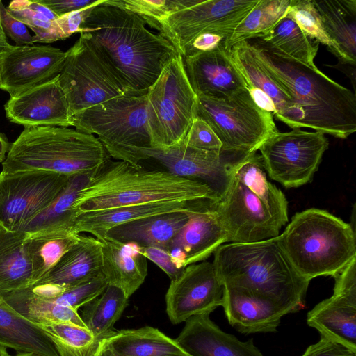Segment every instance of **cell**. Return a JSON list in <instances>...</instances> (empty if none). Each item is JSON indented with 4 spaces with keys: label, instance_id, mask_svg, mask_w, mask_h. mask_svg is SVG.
<instances>
[{
    "label": "cell",
    "instance_id": "6da1fadb",
    "mask_svg": "<svg viewBox=\"0 0 356 356\" xmlns=\"http://www.w3.org/2000/svg\"><path fill=\"white\" fill-rule=\"evenodd\" d=\"M146 24L138 15L104 0L90 10L79 33L132 95L147 94L177 54L166 39L150 31Z\"/></svg>",
    "mask_w": 356,
    "mask_h": 356
},
{
    "label": "cell",
    "instance_id": "7a4b0ae2",
    "mask_svg": "<svg viewBox=\"0 0 356 356\" xmlns=\"http://www.w3.org/2000/svg\"><path fill=\"white\" fill-rule=\"evenodd\" d=\"M247 42L255 59L290 97L294 128H312L341 139L355 132V92L316 66L305 65L254 39Z\"/></svg>",
    "mask_w": 356,
    "mask_h": 356
},
{
    "label": "cell",
    "instance_id": "3957f363",
    "mask_svg": "<svg viewBox=\"0 0 356 356\" xmlns=\"http://www.w3.org/2000/svg\"><path fill=\"white\" fill-rule=\"evenodd\" d=\"M204 199L218 201L220 198L201 181L108 158L80 190L72 210L77 216L81 213L140 204Z\"/></svg>",
    "mask_w": 356,
    "mask_h": 356
},
{
    "label": "cell",
    "instance_id": "277c9868",
    "mask_svg": "<svg viewBox=\"0 0 356 356\" xmlns=\"http://www.w3.org/2000/svg\"><path fill=\"white\" fill-rule=\"evenodd\" d=\"M213 264L223 286L241 287L297 312L310 281L294 269L278 236L251 243H228L213 252Z\"/></svg>",
    "mask_w": 356,
    "mask_h": 356
},
{
    "label": "cell",
    "instance_id": "5b68a950",
    "mask_svg": "<svg viewBox=\"0 0 356 356\" xmlns=\"http://www.w3.org/2000/svg\"><path fill=\"white\" fill-rule=\"evenodd\" d=\"M278 240L294 269L309 281L334 277L356 259L354 226L324 209L296 213Z\"/></svg>",
    "mask_w": 356,
    "mask_h": 356
},
{
    "label": "cell",
    "instance_id": "8992f818",
    "mask_svg": "<svg viewBox=\"0 0 356 356\" xmlns=\"http://www.w3.org/2000/svg\"><path fill=\"white\" fill-rule=\"evenodd\" d=\"M108 158L95 135L63 127H27L11 143L1 172L38 170L91 177Z\"/></svg>",
    "mask_w": 356,
    "mask_h": 356
},
{
    "label": "cell",
    "instance_id": "52a82bcc",
    "mask_svg": "<svg viewBox=\"0 0 356 356\" xmlns=\"http://www.w3.org/2000/svg\"><path fill=\"white\" fill-rule=\"evenodd\" d=\"M195 116L204 120L220 140L221 152L247 155L277 133L273 115L261 108L246 89L226 99L197 97Z\"/></svg>",
    "mask_w": 356,
    "mask_h": 356
},
{
    "label": "cell",
    "instance_id": "ba28073f",
    "mask_svg": "<svg viewBox=\"0 0 356 356\" xmlns=\"http://www.w3.org/2000/svg\"><path fill=\"white\" fill-rule=\"evenodd\" d=\"M147 95L151 147L165 149L180 144L195 118L197 96L179 54L163 67Z\"/></svg>",
    "mask_w": 356,
    "mask_h": 356
},
{
    "label": "cell",
    "instance_id": "9c48e42d",
    "mask_svg": "<svg viewBox=\"0 0 356 356\" xmlns=\"http://www.w3.org/2000/svg\"><path fill=\"white\" fill-rule=\"evenodd\" d=\"M147 94L115 97L76 113L72 126L81 132L97 135L115 159L129 148L151 147Z\"/></svg>",
    "mask_w": 356,
    "mask_h": 356
},
{
    "label": "cell",
    "instance_id": "30bf717a",
    "mask_svg": "<svg viewBox=\"0 0 356 356\" xmlns=\"http://www.w3.org/2000/svg\"><path fill=\"white\" fill-rule=\"evenodd\" d=\"M66 53L58 79L72 115L115 97L132 95L82 35Z\"/></svg>",
    "mask_w": 356,
    "mask_h": 356
},
{
    "label": "cell",
    "instance_id": "8fae6325",
    "mask_svg": "<svg viewBox=\"0 0 356 356\" xmlns=\"http://www.w3.org/2000/svg\"><path fill=\"white\" fill-rule=\"evenodd\" d=\"M328 146L325 134L293 128L270 136L258 150L270 178L289 188L311 181Z\"/></svg>",
    "mask_w": 356,
    "mask_h": 356
},
{
    "label": "cell",
    "instance_id": "7c38bea8",
    "mask_svg": "<svg viewBox=\"0 0 356 356\" xmlns=\"http://www.w3.org/2000/svg\"><path fill=\"white\" fill-rule=\"evenodd\" d=\"M69 178L38 170L0 172V227L22 232L54 201Z\"/></svg>",
    "mask_w": 356,
    "mask_h": 356
},
{
    "label": "cell",
    "instance_id": "4fadbf2b",
    "mask_svg": "<svg viewBox=\"0 0 356 356\" xmlns=\"http://www.w3.org/2000/svg\"><path fill=\"white\" fill-rule=\"evenodd\" d=\"M243 156L245 155L199 150L181 143L165 149L129 148L119 154L118 160L138 168L141 167L142 161H155L178 177L207 184L220 198L229 185L232 164Z\"/></svg>",
    "mask_w": 356,
    "mask_h": 356
},
{
    "label": "cell",
    "instance_id": "5bb4252c",
    "mask_svg": "<svg viewBox=\"0 0 356 356\" xmlns=\"http://www.w3.org/2000/svg\"><path fill=\"white\" fill-rule=\"evenodd\" d=\"M258 1L201 0L170 15L155 29L183 58L193 40L202 33H217L228 38Z\"/></svg>",
    "mask_w": 356,
    "mask_h": 356
},
{
    "label": "cell",
    "instance_id": "9a60e30c",
    "mask_svg": "<svg viewBox=\"0 0 356 356\" xmlns=\"http://www.w3.org/2000/svg\"><path fill=\"white\" fill-rule=\"evenodd\" d=\"M217 209L228 243H251L275 238L283 227L262 197L241 181L231 170L229 185L217 201Z\"/></svg>",
    "mask_w": 356,
    "mask_h": 356
},
{
    "label": "cell",
    "instance_id": "2e32d148",
    "mask_svg": "<svg viewBox=\"0 0 356 356\" xmlns=\"http://www.w3.org/2000/svg\"><path fill=\"white\" fill-rule=\"evenodd\" d=\"M224 286L212 262L186 266L171 280L165 295L166 312L172 324L198 315H209L222 305Z\"/></svg>",
    "mask_w": 356,
    "mask_h": 356
},
{
    "label": "cell",
    "instance_id": "e0dca14e",
    "mask_svg": "<svg viewBox=\"0 0 356 356\" xmlns=\"http://www.w3.org/2000/svg\"><path fill=\"white\" fill-rule=\"evenodd\" d=\"M333 277L332 295L308 312L307 323L321 337L356 352V259Z\"/></svg>",
    "mask_w": 356,
    "mask_h": 356
},
{
    "label": "cell",
    "instance_id": "ac0fdd59",
    "mask_svg": "<svg viewBox=\"0 0 356 356\" xmlns=\"http://www.w3.org/2000/svg\"><path fill=\"white\" fill-rule=\"evenodd\" d=\"M67 53L49 45H10L0 54V85L10 97L58 76Z\"/></svg>",
    "mask_w": 356,
    "mask_h": 356
},
{
    "label": "cell",
    "instance_id": "d6986e66",
    "mask_svg": "<svg viewBox=\"0 0 356 356\" xmlns=\"http://www.w3.org/2000/svg\"><path fill=\"white\" fill-rule=\"evenodd\" d=\"M226 242L228 236L217 209V201L205 199L190 212L188 221L170 243L168 251L184 269L188 265L206 261Z\"/></svg>",
    "mask_w": 356,
    "mask_h": 356
},
{
    "label": "cell",
    "instance_id": "ffe728a7",
    "mask_svg": "<svg viewBox=\"0 0 356 356\" xmlns=\"http://www.w3.org/2000/svg\"><path fill=\"white\" fill-rule=\"evenodd\" d=\"M58 76L10 97L4 106L6 118L24 127L72 126L73 115Z\"/></svg>",
    "mask_w": 356,
    "mask_h": 356
},
{
    "label": "cell",
    "instance_id": "44dd1931",
    "mask_svg": "<svg viewBox=\"0 0 356 356\" xmlns=\"http://www.w3.org/2000/svg\"><path fill=\"white\" fill-rule=\"evenodd\" d=\"M190 85L197 97L229 98L246 89L224 44L183 58Z\"/></svg>",
    "mask_w": 356,
    "mask_h": 356
},
{
    "label": "cell",
    "instance_id": "7402d4cb",
    "mask_svg": "<svg viewBox=\"0 0 356 356\" xmlns=\"http://www.w3.org/2000/svg\"><path fill=\"white\" fill-rule=\"evenodd\" d=\"M222 307L229 324L243 334L275 332L292 311L247 289L223 286Z\"/></svg>",
    "mask_w": 356,
    "mask_h": 356
},
{
    "label": "cell",
    "instance_id": "603a6c76",
    "mask_svg": "<svg viewBox=\"0 0 356 356\" xmlns=\"http://www.w3.org/2000/svg\"><path fill=\"white\" fill-rule=\"evenodd\" d=\"M185 322L175 340L190 356H264L252 339L241 341L225 332L209 315L194 316Z\"/></svg>",
    "mask_w": 356,
    "mask_h": 356
},
{
    "label": "cell",
    "instance_id": "cb8c5ba5",
    "mask_svg": "<svg viewBox=\"0 0 356 356\" xmlns=\"http://www.w3.org/2000/svg\"><path fill=\"white\" fill-rule=\"evenodd\" d=\"M99 240L102 243V273L108 285L120 289L129 298L147 275V259L136 244L107 237Z\"/></svg>",
    "mask_w": 356,
    "mask_h": 356
},
{
    "label": "cell",
    "instance_id": "d4e9b609",
    "mask_svg": "<svg viewBox=\"0 0 356 356\" xmlns=\"http://www.w3.org/2000/svg\"><path fill=\"white\" fill-rule=\"evenodd\" d=\"M101 273V241L95 236L80 235L78 242L33 286L53 284L67 289Z\"/></svg>",
    "mask_w": 356,
    "mask_h": 356
},
{
    "label": "cell",
    "instance_id": "484cf974",
    "mask_svg": "<svg viewBox=\"0 0 356 356\" xmlns=\"http://www.w3.org/2000/svg\"><path fill=\"white\" fill-rule=\"evenodd\" d=\"M200 200L189 202H152L81 213L75 218L73 230L78 234L90 233L101 239L109 229L115 226L156 215L188 211Z\"/></svg>",
    "mask_w": 356,
    "mask_h": 356
},
{
    "label": "cell",
    "instance_id": "4316f807",
    "mask_svg": "<svg viewBox=\"0 0 356 356\" xmlns=\"http://www.w3.org/2000/svg\"><path fill=\"white\" fill-rule=\"evenodd\" d=\"M198 204L188 211L163 213L115 226L109 229L104 237L123 243L168 250L170 243L188 221L190 212Z\"/></svg>",
    "mask_w": 356,
    "mask_h": 356
},
{
    "label": "cell",
    "instance_id": "83f0119b",
    "mask_svg": "<svg viewBox=\"0 0 356 356\" xmlns=\"http://www.w3.org/2000/svg\"><path fill=\"white\" fill-rule=\"evenodd\" d=\"M230 59L242 76L246 88L264 92L273 102V118L294 128V113L291 99L287 93L271 78L250 51L247 41L227 49Z\"/></svg>",
    "mask_w": 356,
    "mask_h": 356
},
{
    "label": "cell",
    "instance_id": "f1b7e54d",
    "mask_svg": "<svg viewBox=\"0 0 356 356\" xmlns=\"http://www.w3.org/2000/svg\"><path fill=\"white\" fill-rule=\"evenodd\" d=\"M0 343L17 352L60 356L47 333L11 307L0 294Z\"/></svg>",
    "mask_w": 356,
    "mask_h": 356
},
{
    "label": "cell",
    "instance_id": "f546056e",
    "mask_svg": "<svg viewBox=\"0 0 356 356\" xmlns=\"http://www.w3.org/2000/svg\"><path fill=\"white\" fill-rule=\"evenodd\" d=\"M24 232L0 227V294L30 287L33 270Z\"/></svg>",
    "mask_w": 356,
    "mask_h": 356
},
{
    "label": "cell",
    "instance_id": "4dcf8cb0",
    "mask_svg": "<svg viewBox=\"0 0 356 356\" xmlns=\"http://www.w3.org/2000/svg\"><path fill=\"white\" fill-rule=\"evenodd\" d=\"M324 30L346 61L356 64V0H312Z\"/></svg>",
    "mask_w": 356,
    "mask_h": 356
},
{
    "label": "cell",
    "instance_id": "1f68e13d",
    "mask_svg": "<svg viewBox=\"0 0 356 356\" xmlns=\"http://www.w3.org/2000/svg\"><path fill=\"white\" fill-rule=\"evenodd\" d=\"M106 339L120 356H190L175 339L150 326L115 331Z\"/></svg>",
    "mask_w": 356,
    "mask_h": 356
},
{
    "label": "cell",
    "instance_id": "d6a6232c",
    "mask_svg": "<svg viewBox=\"0 0 356 356\" xmlns=\"http://www.w3.org/2000/svg\"><path fill=\"white\" fill-rule=\"evenodd\" d=\"M80 235L71 229L44 230L27 234L26 245L32 265V286L78 242Z\"/></svg>",
    "mask_w": 356,
    "mask_h": 356
},
{
    "label": "cell",
    "instance_id": "836d02e7",
    "mask_svg": "<svg viewBox=\"0 0 356 356\" xmlns=\"http://www.w3.org/2000/svg\"><path fill=\"white\" fill-rule=\"evenodd\" d=\"M1 295L18 314L35 325L65 323L86 327L77 310L38 297L29 287Z\"/></svg>",
    "mask_w": 356,
    "mask_h": 356
},
{
    "label": "cell",
    "instance_id": "e575fe53",
    "mask_svg": "<svg viewBox=\"0 0 356 356\" xmlns=\"http://www.w3.org/2000/svg\"><path fill=\"white\" fill-rule=\"evenodd\" d=\"M254 39L292 59L316 67L314 61L318 42L304 33L289 12L268 33Z\"/></svg>",
    "mask_w": 356,
    "mask_h": 356
},
{
    "label": "cell",
    "instance_id": "d590c367",
    "mask_svg": "<svg viewBox=\"0 0 356 356\" xmlns=\"http://www.w3.org/2000/svg\"><path fill=\"white\" fill-rule=\"evenodd\" d=\"M264 170L261 156L257 152L241 157L231 168L232 174L264 198L284 226L289 221L288 202L282 191L268 181Z\"/></svg>",
    "mask_w": 356,
    "mask_h": 356
},
{
    "label": "cell",
    "instance_id": "8d00e7d4",
    "mask_svg": "<svg viewBox=\"0 0 356 356\" xmlns=\"http://www.w3.org/2000/svg\"><path fill=\"white\" fill-rule=\"evenodd\" d=\"M90 177L88 175L70 177L66 185L54 201L29 222L22 232L32 234L44 230L73 229L76 216L72 207L80 190L87 184Z\"/></svg>",
    "mask_w": 356,
    "mask_h": 356
},
{
    "label": "cell",
    "instance_id": "74e56055",
    "mask_svg": "<svg viewBox=\"0 0 356 356\" xmlns=\"http://www.w3.org/2000/svg\"><path fill=\"white\" fill-rule=\"evenodd\" d=\"M128 299L122 290L108 285L101 295L83 307L80 316L86 327L102 341L115 332L113 326L127 307Z\"/></svg>",
    "mask_w": 356,
    "mask_h": 356
},
{
    "label": "cell",
    "instance_id": "f35d334b",
    "mask_svg": "<svg viewBox=\"0 0 356 356\" xmlns=\"http://www.w3.org/2000/svg\"><path fill=\"white\" fill-rule=\"evenodd\" d=\"M291 0H259L225 41V49L268 33L289 12Z\"/></svg>",
    "mask_w": 356,
    "mask_h": 356
},
{
    "label": "cell",
    "instance_id": "ab89813d",
    "mask_svg": "<svg viewBox=\"0 0 356 356\" xmlns=\"http://www.w3.org/2000/svg\"><path fill=\"white\" fill-rule=\"evenodd\" d=\"M38 326L51 338L60 356H94L101 341L87 327L65 323Z\"/></svg>",
    "mask_w": 356,
    "mask_h": 356
},
{
    "label": "cell",
    "instance_id": "60d3db41",
    "mask_svg": "<svg viewBox=\"0 0 356 356\" xmlns=\"http://www.w3.org/2000/svg\"><path fill=\"white\" fill-rule=\"evenodd\" d=\"M289 12L308 37L325 45L338 58L339 63H348L339 47L327 35L312 0H291Z\"/></svg>",
    "mask_w": 356,
    "mask_h": 356
},
{
    "label": "cell",
    "instance_id": "b9f144b4",
    "mask_svg": "<svg viewBox=\"0 0 356 356\" xmlns=\"http://www.w3.org/2000/svg\"><path fill=\"white\" fill-rule=\"evenodd\" d=\"M201 0H106V2L129 10L141 17L152 28L181 10Z\"/></svg>",
    "mask_w": 356,
    "mask_h": 356
},
{
    "label": "cell",
    "instance_id": "7bdbcfd3",
    "mask_svg": "<svg viewBox=\"0 0 356 356\" xmlns=\"http://www.w3.org/2000/svg\"><path fill=\"white\" fill-rule=\"evenodd\" d=\"M6 8L14 17L35 33L33 36L34 43H51L66 38L56 20L51 21L40 13L29 8L24 0L12 1Z\"/></svg>",
    "mask_w": 356,
    "mask_h": 356
},
{
    "label": "cell",
    "instance_id": "ee69618b",
    "mask_svg": "<svg viewBox=\"0 0 356 356\" xmlns=\"http://www.w3.org/2000/svg\"><path fill=\"white\" fill-rule=\"evenodd\" d=\"M107 286L108 283L101 273L79 285L65 289L61 295L49 300L78 311L101 295Z\"/></svg>",
    "mask_w": 356,
    "mask_h": 356
},
{
    "label": "cell",
    "instance_id": "f6af8a7d",
    "mask_svg": "<svg viewBox=\"0 0 356 356\" xmlns=\"http://www.w3.org/2000/svg\"><path fill=\"white\" fill-rule=\"evenodd\" d=\"M181 143L188 147L203 151L221 152L222 147L210 126L197 116Z\"/></svg>",
    "mask_w": 356,
    "mask_h": 356
},
{
    "label": "cell",
    "instance_id": "bcb514c9",
    "mask_svg": "<svg viewBox=\"0 0 356 356\" xmlns=\"http://www.w3.org/2000/svg\"><path fill=\"white\" fill-rule=\"evenodd\" d=\"M0 23L6 37L10 38L17 46L33 44V36L27 26L14 17L0 1Z\"/></svg>",
    "mask_w": 356,
    "mask_h": 356
},
{
    "label": "cell",
    "instance_id": "7dc6e473",
    "mask_svg": "<svg viewBox=\"0 0 356 356\" xmlns=\"http://www.w3.org/2000/svg\"><path fill=\"white\" fill-rule=\"evenodd\" d=\"M139 252L147 259L157 265L171 280L177 277L183 268H180L168 250L156 247L138 246Z\"/></svg>",
    "mask_w": 356,
    "mask_h": 356
},
{
    "label": "cell",
    "instance_id": "c3c4849f",
    "mask_svg": "<svg viewBox=\"0 0 356 356\" xmlns=\"http://www.w3.org/2000/svg\"><path fill=\"white\" fill-rule=\"evenodd\" d=\"M301 356H356V352L324 337L309 346Z\"/></svg>",
    "mask_w": 356,
    "mask_h": 356
},
{
    "label": "cell",
    "instance_id": "681fc988",
    "mask_svg": "<svg viewBox=\"0 0 356 356\" xmlns=\"http://www.w3.org/2000/svg\"><path fill=\"white\" fill-rule=\"evenodd\" d=\"M58 17L65 14L99 4L104 0H37Z\"/></svg>",
    "mask_w": 356,
    "mask_h": 356
},
{
    "label": "cell",
    "instance_id": "f907efd6",
    "mask_svg": "<svg viewBox=\"0 0 356 356\" xmlns=\"http://www.w3.org/2000/svg\"><path fill=\"white\" fill-rule=\"evenodd\" d=\"M97 5L99 4L65 14L59 17L56 19V23L66 38L73 33L81 32V24L88 15L90 10Z\"/></svg>",
    "mask_w": 356,
    "mask_h": 356
},
{
    "label": "cell",
    "instance_id": "816d5d0a",
    "mask_svg": "<svg viewBox=\"0 0 356 356\" xmlns=\"http://www.w3.org/2000/svg\"><path fill=\"white\" fill-rule=\"evenodd\" d=\"M227 38L226 35L217 33H202L193 40L183 58L195 53L212 50L224 44Z\"/></svg>",
    "mask_w": 356,
    "mask_h": 356
},
{
    "label": "cell",
    "instance_id": "f5cc1de1",
    "mask_svg": "<svg viewBox=\"0 0 356 356\" xmlns=\"http://www.w3.org/2000/svg\"><path fill=\"white\" fill-rule=\"evenodd\" d=\"M94 356H120L106 339H102Z\"/></svg>",
    "mask_w": 356,
    "mask_h": 356
},
{
    "label": "cell",
    "instance_id": "db71d44e",
    "mask_svg": "<svg viewBox=\"0 0 356 356\" xmlns=\"http://www.w3.org/2000/svg\"><path fill=\"white\" fill-rule=\"evenodd\" d=\"M11 143L8 141L7 137L0 132V163H3L10 149Z\"/></svg>",
    "mask_w": 356,
    "mask_h": 356
},
{
    "label": "cell",
    "instance_id": "11a10c76",
    "mask_svg": "<svg viewBox=\"0 0 356 356\" xmlns=\"http://www.w3.org/2000/svg\"><path fill=\"white\" fill-rule=\"evenodd\" d=\"M10 44L7 41V37L4 34L1 26H0V54L7 49Z\"/></svg>",
    "mask_w": 356,
    "mask_h": 356
},
{
    "label": "cell",
    "instance_id": "9f6ffc18",
    "mask_svg": "<svg viewBox=\"0 0 356 356\" xmlns=\"http://www.w3.org/2000/svg\"><path fill=\"white\" fill-rule=\"evenodd\" d=\"M0 356H11L8 351V348L0 343Z\"/></svg>",
    "mask_w": 356,
    "mask_h": 356
},
{
    "label": "cell",
    "instance_id": "6f0895ef",
    "mask_svg": "<svg viewBox=\"0 0 356 356\" xmlns=\"http://www.w3.org/2000/svg\"><path fill=\"white\" fill-rule=\"evenodd\" d=\"M14 356H39V355H37L32 353H17V355H15Z\"/></svg>",
    "mask_w": 356,
    "mask_h": 356
},
{
    "label": "cell",
    "instance_id": "680465c9",
    "mask_svg": "<svg viewBox=\"0 0 356 356\" xmlns=\"http://www.w3.org/2000/svg\"><path fill=\"white\" fill-rule=\"evenodd\" d=\"M0 88H1V85H0Z\"/></svg>",
    "mask_w": 356,
    "mask_h": 356
}]
</instances>
